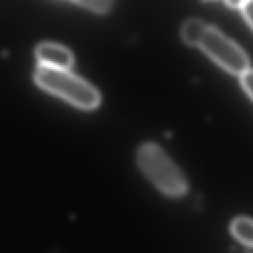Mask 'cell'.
Returning a JSON list of instances; mask_svg holds the SVG:
<instances>
[{
	"mask_svg": "<svg viewBox=\"0 0 253 253\" xmlns=\"http://www.w3.org/2000/svg\"><path fill=\"white\" fill-rule=\"evenodd\" d=\"M240 82L246 93L253 99V70H247L240 76Z\"/></svg>",
	"mask_w": 253,
	"mask_h": 253,
	"instance_id": "ba28073f",
	"label": "cell"
},
{
	"mask_svg": "<svg viewBox=\"0 0 253 253\" xmlns=\"http://www.w3.org/2000/svg\"><path fill=\"white\" fill-rule=\"evenodd\" d=\"M197 46H200L216 63L232 74L241 76L249 69V59L246 53L211 26H207Z\"/></svg>",
	"mask_w": 253,
	"mask_h": 253,
	"instance_id": "3957f363",
	"label": "cell"
},
{
	"mask_svg": "<svg viewBox=\"0 0 253 253\" xmlns=\"http://www.w3.org/2000/svg\"><path fill=\"white\" fill-rule=\"evenodd\" d=\"M247 0H225V3L231 8H241Z\"/></svg>",
	"mask_w": 253,
	"mask_h": 253,
	"instance_id": "30bf717a",
	"label": "cell"
},
{
	"mask_svg": "<svg viewBox=\"0 0 253 253\" xmlns=\"http://www.w3.org/2000/svg\"><path fill=\"white\" fill-rule=\"evenodd\" d=\"M36 56L42 65L53 68L67 70L73 64L72 53L64 46L52 42L41 43L36 49Z\"/></svg>",
	"mask_w": 253,
	"mask_h": 253,
	"instance_id": "277c9868",
	"label": "cell"
},
{
	"mask_svg": "<svg viewBox=\"0 0 253 253\" xmlns=\"http://www.w3.org/2000/svg\"><path fill=\"white\" fill-rule=\"evenodd\" d=\"M230 231L241 243L253 246V219L246 216H238L231 221Z\"/></svg>",
	"mask_w": 253,
	"mask_h": 253,
	"instance_id": "5b68a950",
	"label": "cell"
},
{
	"mask_svg": "<svg viewBox=\"0 0 253 253\" xmlns=\"http://www.w3.org/2000/svg\"><path fill=\"white\" fill-rule=\"evenodd\" d=\"M207 24L199 19L188 20L181 29V37L183 41L193 46H197L198 42L207 28Z\"/></svg>",
	"mask_w": 253,
	"mask_h": 253,
	"instance_id": "8992f818",
	"label": "cell"
},
{
	"mask_svg": "<svg viewBox=\"0 0 253 253\" xmlns=\"http://www.w3.org/2000/svg\"><path fill=\"white\" fill-rule=\"evenodd\" d=\"M35 80L42 89L80 109L92 110L100 104L99 92L88 82L66 69L41 64L35 72Z\"/></svg>",
	"mask_w": 253,
	"mask_h": 253,
	"instance_id": "7a4b0ae2",
	"label": "cell"
},
{
	"mask_svg": "<svg viewBox=\"0 0 253 253\" xmlns=\"http://www.w3.org/2000/svg\"><path fill=\"white\" fill-rule=\"evenodd\" d=\"M242 13L246 21L253 28V0H247L241 7Z\"/></svg>",
	"mask_w": 253,
	"mask_h": 253,
	"instance_id": "9c48e42d",
	"label": "cell"
},
{
	"mask_svg": "<svg viewBox=\"0 0 253 253\" xmlns=\"http://www.w3.org/2000/svg\"><path fill=\"white\" fill-rule=\"evenodd\" d=\"M79 5L98 13H106L111 10L114 0H74Z\"/></svg>",
	"mask_w": 253,
	"mask_h": 253,
	"instance_id": "52a82bcc",
	"label": "cell"
},
{
	"mask_svg": "<svg viewBox=\"0 0 253 253\" xmlns=\"http://www.w3.org/2000/svg\"><path fill=\"white\" fill-rule=\"evenodd\" d=\"M137 164L164 195L179 198L187 193L188 182L185 175L158 144L143 143L137 151Z\"/></svg>",
	"mask_w": 253,
	"mask_h": 253,
	"instance_id": "6da1fadb",
	"label": "cell"
}]
</instances>
